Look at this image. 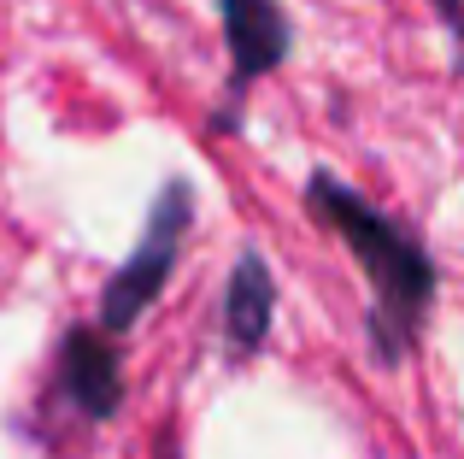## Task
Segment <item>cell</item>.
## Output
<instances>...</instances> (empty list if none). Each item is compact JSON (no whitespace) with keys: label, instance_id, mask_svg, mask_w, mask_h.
Wrapping results in <instances>:
<instances>
[{"label":"cell","instance_id":"2","mask_svg":"<svg viewBox=\"0 0 464 459\" xmlns=\"http://www.w3.org/2000/svg\"><path fill=\"white\" fill-rule=\"evenodd\" d=\"M188 224H194L188 183H165L159 200H153V212H148V230H141L136 253L112 271V283H106V295H101V330L106 336H124L130 324L165 295L170 265H177V248H182V236H188Z\"/></svg>","mask_w":464,"mask_h":459},{"label":"cell","instance_id":"1","mask_svg":"<svg viewBox=\"0 0 464 459\" xmlns=\"http://www.w3.org/2000/svg\"><path fill=\"white\" fill-rule=\"evenodd\" d=\"M306 207L324 230L347 241L359 271L371 277V354L376 366H400L418 342L423 318L435 307V259L411 230H400L388 212H376L359 189L317 171L306 183Z\"/></svg>","mask_w":464,"mask_h":459},{"label":"cell","instance_id":"7","mask_svg":"<svg viewBox=\"0 0 464 459\" xmlns=\"http://www.w3.org/2000/svg\"><path fill=\"white\" fill-rule=\"evenodd\" d=\"M159 459H177V448H170V442H159Z\"/></svg>","mask_w":464,"mask_h":459},{"label":"cell","instance_id":"4","mask_svg":"<svg viewBox=\"0 0 464 459\" xmlns=\"http://www.w3.org/2000/svg\"><path fill=\"white\" fill-rule=\"evenodd\" d=\"M59 395L82 418H112L124 406V366H118V347L106 330H94V324L65 330V342H59Z\"/></svg>","mask_w":464,"mask_h":459},{"label":"cell","instance_id":"3","mask_svg":"<svg viewBox=\"0 0 464 459\" xmlns=\"http://www.w3.org/2000/svg\"><path fill=\"white\" fill-rule=\"evenodd\" d=\"M218 18H224V47H229V101H224L229 112L212 118V130H229L236 101L288 59V18L276 0H218Z\"/></svg>","mask_w":464,"mask_h":459},{"label":"cell","instance_id":"5","mask_svg":"<svg viewBox=\"0 0 464 459\" xmlns=\"http://www.w3.org/2000/svg\"><path fill=\"white\" fill-rule=\"evenodd\" d=\"M276 318V277L265 265V253H241L236 271H229V295H224V347L229 359H247L265 347Z\"/></svg>","mask_w":464,"mask_h":459},{"label":"cell","instance_id":"6","mask_svg":"<svg viewBox=\"0 0 464 459\" xmlns=\"http://www.w3.org/2000/svg\"><path fill=\"white\" fill-rule=\"evenodd\" d=\"M435 6L447 12V24H453V35H459V71H464V0H435Z\"/></svg>","mask_w":464,"mask_h":459}]
</instances>
